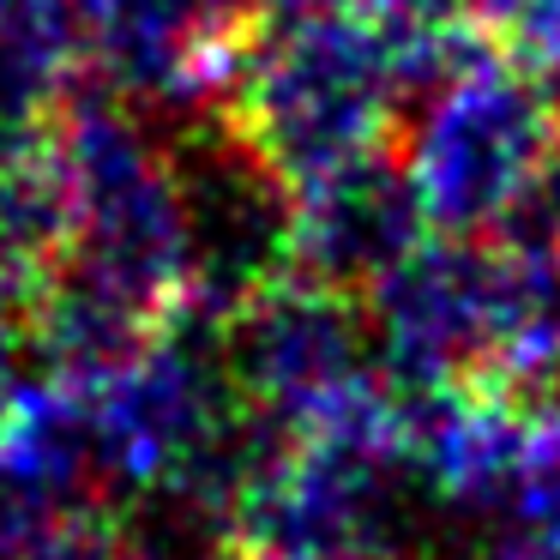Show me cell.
<instances>
[{
  "mask_svg": "<svg viewBox=\"0 0 560 560\" xmlns=\"http://www.w3.org/2000/svg\"><path fill=\"white\" fill-rule=\"evenodd\" d=\"M49 139L73 199L61 278L91 283L163 326L187 302L194 266L182 170L115 91H73L55 109Z\"/></svg>",
  "mask_w": 560,
  "mask_h": 560,
  "instance_id": "6da1fadb",
  "label": "cell"
},
{
  "mask_svg": "<svg viewBox=\"0 0 560 560\" xmlns=\"http://www.w3.org/2000/svg\"><path fill=\"white\" fill-rule=\"evenodd\" d=\"M230 109L242 145L283 187L362 151H386L404 109L386 31L350 13L271 19L266 31H247Z\"/></svg>",
  "mask_w": 560,
  "mask_h": 560,
  "instance_id": "7a4b0ae2",
  "label": "cell"
},
{
  "mask_svg": "<svg viewBox=\"0 0 560 560\" xmlns=\"http://www.w3.org/2000/svg\"><path fill=\"white\" fill-rule=\"evenodd\" d=\"M560 103L542 79L506 55L476 49L446 85L416 103L404 170L422 199L428 230L440 235H500L524 211L530 187L555 163Z\"/></svg>",
  "mask_w": 560,
  "mask_h": 560,
  "instance_id": "3957f363",
  "label": "cell"
},
{
  "mask_svg": "<svg viewBox=\"0 0 560 560\" xmlns=\"http://www.w3.org/2000/svg\"><path fill=\"white\" fill-rule=\"evenodd\" d=\"M79 392L91 410L97 488L127 500L158 494L242 410L223 331H211V319L199 314H170L115 374Z\"/></svg>",
  "mask_w": 560,
  "mask_h": 560,
  "instance_id": "277c9868",
  "label": "cell"
},
{
  "mask_svg": "<svg viewBox=\"0 0 560 560\" xmlns=\"http://www.w3.org/2000/svg\"><path fill=\"white\" fill-rule=\"evenodd\" d=\"M223 355L242 404L290 440L319 434L386 392L362 302L302 271H278L223 319Z\"/></svg>",
  "mask_w": 560,
  "mask_h": 560,
  "instance_id": "5b68a950",
  "label": "cell"
},
{
  "mask_svg": "<svg viewBox=\"0 0 560 560\" xmlns=\"http://www.w3.org/2000/svg\"><path fill=\"white\" fill-rule=\"evenodd\" d=\"M362 295L374 374L398 398L482 386L506 326V247L476 235H428Z\"/></svg>",
  "mask_w": 560,
  "mask_h": 560,
  "instance_id": "8992f818",
  "label": "cell"
},
{
  "mask_svg": "<svg viewBox=\"0 0 560 560\" xmlns=\"http://www.w3.org/2000/svg\"><path fill=\"white\" fill-rule=\"evenodd\" d=\"M254 0H79L85 61L115 97L211 103L230 97Z\"/></svg>",
  "mask_w": 560,
  "mask_h": 560,
  "instance_id": "52a82bcc",
  "label": "cell"
},
{
  "mask_svg": "<svg viewBox=\"0 0 560 560\" xmlns=\"http://www.w3.org/2000/svg\"><path fill=\"white\" fill-rule=\"evenodd\" d=\"M422 242V199L392 151H362L338 170L290 182V271L302 278L355 295Z\"/></svg>",
  "mask_w": 560,
  "mask_h": 560,
  "instance_id": "ba28073f",
  "label": "cell"
},
{
  "mask_svg": "<svg viewBox=\"0 0 560 560\" xmlns=\"http://www.w3.org/2000/svg\"><path fill=\"white\" fill-rule=\"evenodd\" d=\"M67 235H73V199L43 127H7L0 133V283L37 302L61 271Z\"/></svg>",
  "mask_w": 560,
  "mask_h": 560,
  "instance_id": "9c48e42d",
  "label": "cell"
},
{
  "mask_svg": "<svg viewBox=\"0 0 560 560\" xmlns=\"http://www.w3.org/2000/svg\"><path fill=\"white\" fill-rule=\"evenodd\" d=\"M85 67L79 0H0V127H43Z\"/></svg>",
  "mask_w": 560,
  "mask_h": 560,
  "instance_id": "30bf717a",
  "label": "cell"
},
{
  "mask_svg": "<svg viewBox=\"0 0 560 560\" xmlns=\"http://www.w3.org/2000/svg\"><path fill=\"white\" fill-rule=\"evenodd\" d=\"M470 19L494 55L560 85V0H470Z\"/></svg>",
  "mask_w": 560,
  "mask_h": 560,
  "instance_id": "8fae6325",
  "label": "cell"
},
{
  "mask_svg": "<svg viewBox=\"0 0 560 560\" xmlns=\"http://www.w3.org/2000/svg\"><path fill=\"white\" fill-rule=\"evenodd\" d=\"M31 307L19 290L0 283V416L13 410V398L43 374L37 368V326H31Z\"/></svg>",
  "mask_w": 560,
  "mask_h": 560,
  "instance_id": "7c38bea8",
  "label": "cell"
},
{
  "mask_svg": "<svg viewBox=\"0 0 560 560\" xmlns=\"http://www.w3.org/2000/svg\"><path fill=\"white\" fill-rule=\"evenodd\" d=\"M355 7L380 31H458L470 19V0H355Z\"/></svg>",
  "mask_w": 560,
  "mask_h": 560,
  "instance_id": "4fadbf2b",
  "label": "cell"
},
{
  "mask_svg": "<svg viewBox=\"0 0 560 560\" xmlns=\"http://www.w3.org/2000/svg\"><path fill=\"white\" fill-rule=\"evenodd\" d=\"M500 235H518V242L560 247V151H555V163L542 170V182L530 187V199H524V211H518V218H512Z\"/></svg>",
  "mask_w": 560,
  "mask_h": 560,
  "instance_id": "5bb4252c",
  "label": "cell"
},
{
  "mask_svg": "<svg viewBox=\"0 0 560 560\" xmlns=\"http://www.w3.org/2000/svg\"><path fill=\"white\" fill-rule=\"evenodd\" d=\"M266 19H326V13H343L355 0H254Z\"/></svg>",
  "mask_w": 560,
  "mask_h": 560,
  "instance_id": "9a60e30c",
  "label": "cell"
},
{
  "mask_svg": "<svg viewBox=\"0 0 560 560\" xmlns=\"http://www.w3.org/2000/svg\"><path fill=\"white\" fill-rule=\"evenodd\" d=\"M350 560H410V555H398V548H374V555H350Z\"/></svg>",
  "mask_w": 560,
  "mask_h": 560,
  "instance_id": "2e32d148",
  "label": "cell"
}]
</instances>
